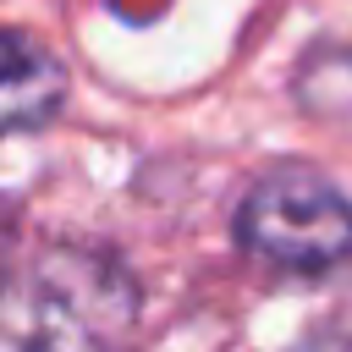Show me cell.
Here are the masks:
<instances>
[{"mask_svg": "<svg viewBox=\"0 0 352 352\" xmlns=\"http://www.w3.org/2000/svg\"><path fill=\"white\" fill-rule=\"evenodd\" d=\"M66 88H72L66 60L50 44H38L33 33L0 28V138L44 126L66 104Z\"/></svg>", "mask_w": 352, "mask_h": 352, "instance_id": "obj_3", "label": "cell"}, {"mask_svg": "<svg viewBox=\"0 0 352 352\" xmlns=\"http://www.w3.org/2000/svg\"><path fill=\"white\" fill-rule=\"evenodd\" d=\"M0 264H6V231H0Z\"/></svg>", "mask_w": 352, "mask_h": 352, "instance_id": "obj_5", "label": "cell"}, {"mask_svg": "<svg viewBox=\"0 0 352 352\" xmlns=\"http://www.w3.org/2000/svg\"><path fill=\"white\" fill-rule=\"evenodd\" d=\"M280 352H352V330H314V336H297Z\"/></svg>", "mask_w": 352, "mask_h": 352, "instance_id": "obj_4", "label": "cell"}, {"mask_svg": "<svg viewBox=\"0 0 352 352\" xmlns=\"http://www.w3.org/2000/svg\"><path fill=\"white\" fill-rule=\"evenodd\" d=\"M138 324L132 275L77 242L0 264V352H126Z\"/></svg>", "mask_w": 352, "mask_h": 352, "instance_id": "obj_1", "label": "cell"}, {"mask_svg": "<svg viewBox=\"0 0 352 352\" xmlns=\"http://www.w3.org/2000/svg\"><path fill=\"white\" fill-rule=\"evenodd\" d=\"M236 242L270 270L336 275L352 264V198L308 165L264 170L236 204Z\"/></svg>", "mask_w": 352, "mask_h": 352, "instance_id": "obj_2", "label": "cell"}]
</instances>
